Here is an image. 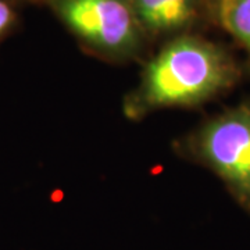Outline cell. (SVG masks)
<instances>
[{
  "instance_id": "6da1fadb",
  "label": "cell",
  "mask_w": 250,
  "mask_h": 250,
  "mask_svg": "<svg viewBox=\"0 0 250 250\" xmlns=\"http://www.w3.org/2000/svg\"><path fill=\"white\" fill-rule=\"evenodd\" d=\"M238 62L224 47L190 34L172 38L143 68L124 100L125 116L139 120L156 110L197 107L241 80Z\"/></svg>"
},
{
  "instance_id": "7a4b0ae2",
  "label": "cell",
  "mask_w": 250,
  "mask_h": 250,
  "mask_svg": "<svg viewBox=\"0 0 250 250\" xmlns=\"http://www.w3.org/2000/svg\"><path fill=\"white\" fill-rule=\"evenodd\" d=\"M179 147L189 160L211 171L250 215V99L206 118Z\"/></svg>"
},
{
  "instance_id": "3957f363",
  "label": "cell",
  "mask_w": 250,
  "mask_h": 250,
  "mask_svg": "<svg viewBox=\"0 0 250 250\" xmlns=\"http://www.w3.org/2000/svg\"><path fill=\"white\" fill-rule=\"evenodd\" d=\"M50 6L93 53L128 60L142 49L145 34L128 0H50Z\"/></svg>"
},
{
  "instance_id": "277c9868",
  "label": "cell",
  "mask_w": 250,
  "mask_h": 250,
  "mask_svg": "<svg viewBox=\"0 0 250 250\" xmlns=\"http://www.w3.org/2000/svg\"><path fill=\"white\" fill-rule=\"evenodd\" d=\"M145 35L187 34L200 14V0H128Z\"/></svg>"
},
{
  "instance_id": "5b68a950",
  "label": "cell",
  "mask_w": 250,
  "mask_h": 250,
  "mask_svg": "<svg viewBox=\"0 0 250 250\" xmlns=\"http://www.w3.org/2000/svg\"><path fill=\"white\" fill-rule=\"evenodd\" d=\"M217 17L246 52L250 67V0H217Z\"/></svg>"
},
{
  "instance_id": "8992f818",
  "label": "cell",
  "mask_w": 250,
  "mask_h": 250,
  "mask_svg": "<svg viewBox=\"0 0 250 250\" xmlns=\"http://www.w3.org/2000/svg\"><path fill=\"white\" fill-rule=\"evenodd\" d=\"M17 24V14L9 0H0V41Z\"/></svg>"
}]
</instances>
